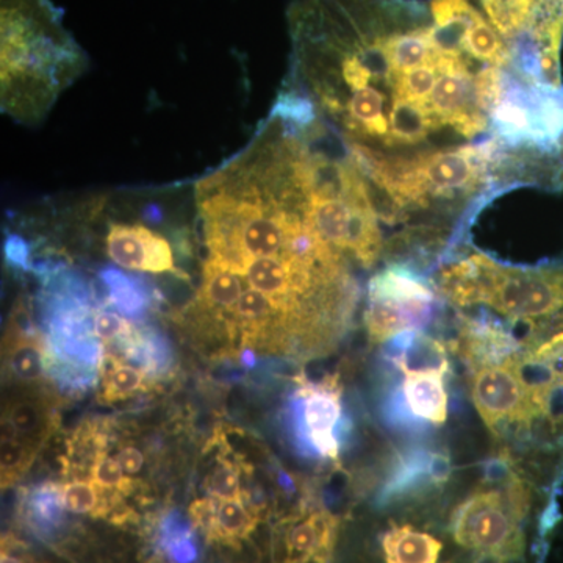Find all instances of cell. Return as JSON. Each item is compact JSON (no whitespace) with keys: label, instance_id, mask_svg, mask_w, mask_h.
I'll return each mask as SVG.
<instances>
[{"label":"cell","instance_id":"cell-1","mask_svg":"<svg viewBox=\"0 0 563 563\" xmlns=\"http://www.w3.org/2000/svg\"><path fill=\"white\" fill-rule=\"evenodd\" d=\"M417 0H296L288 10L292 95L340 133L347 151L404 154L443 131L407 101L398 38Z\"/></svg>","mask_w":563,"mask_h":563},{"label":"cell","instance_id":"cell-2","mask_svg":"<svg viewBox=\"0 0 563 563\" xmlns=\"http://www.w3.org/2000/svg\"><path fill=\"white\" fill-rule=\"evenodd\" d=\"M0 98L3 113L38 124L88 60L52 0H0Z\"/></svg>","mask_w":563,"mask_h":563},{"label":"cell","instance_id":"cell-3","mask_svg":"<svg viewBox=\"0 0 563 563\" xmlns=\"http://www.w3.org/2000/svg\"><path fill=\"white\" fill-rule=\"evenodd\" d=\"M309 179L314 228L321 239L344 257L351 255L372 268L383 255L384 236L361 166L350 152L347 158H336L310 146Z\"/></svg>","mask_w":563,"mask_h":563},{"label":"cell","instance_id":"cell-4","mask_svg":"<svg viewBox=\"0 0 563 563\" xmlns=\"http://www.w3.org/2000/svg\"><path fill=\"white\" fill-rule=\"evenodd\" d=\"M433 287L454 306H487L515 322L563 313V268H512L476 252L444 266Z\"/></svg>","mask_w":563,"mask_h":563},{"label":"cell","instance_id":"cell-5","mask_svg":"<svg viewBox=\"0 0 563 563\" xmlns=\"http://www.w3.org/2000/svg\"><path fill=\"white\" fill-rule=\"evenodd\" d=\"M528 335L504 361L517 379L520 407L504 439L559 448L563 444V313L525 322Z\"/></svg>","mask_w":563,"mask_h":563},{"label":"cell","instance_id":"cell-6","mask_svg":"<svg viewBox=\"0 0 563 563\" xmlns=\"http://www.w3.org/2000/svg\"><path fill=\"white\" fill-rule=\"evenodd\" d=\"M531 504V488L517 473L501 484L477 488L451 517L454 542L477 559L517 561L525 551L523 523Z\"/></svg>","mask_w":563,"mask_h":563},{"label":"cell","instance_id":"cell-7","mask_svg":"<svg viewBox=\"0 0 563 563\" xmlns=\"http://www.w3.org/2000/svg\"><path fill=\"white\" fill-rule=\"evenodd\" d=\"M92 310L79 292H52L44 309L47 377L66 390H87L96 383L102 344L96 339Z\"/></svg>","mask_w":563,"mask_h":563},{"label":"cell","instance_id":"cell-8","mask_svg":"<svg viewBox=\"0 0 563 563\" xmlns=\"http://www.w3.org/2000/svg\"><path fill=\"white\" fill-rule=\"evenodd\" d=\"M433 284L404 266H390L368 285L365 325L373 343H384L406 332L421 331L431 322L435 303Z\"/></svg>","mask_w":563,"mask_h":563},{"label":"cell","instance_id":"cell-9","mask_svg":"<svg viewBox=\"0 0 563 563\" xmlns=\"http://www.w3.org/2000/svg\"><path fill=\"white\" fill-rule=\"evenodd\" d=\"M342 385L336 377L310 383L299 377L291 412L296 439L309 455L336 461L340 453L339 424L343 417Z\"/></svg>","mask_w":563,"mask_h":563},{"label":"cell","instance_id":"cell-10","mask_svg":"<svg viewBox=\"0 0 563 563\" xmlns=\"http://www.w3.org/2000/svg\"><path fill=\"white\" fill-rule=\"evenodd\" d=\"M157 225L144 217L133 221L109 220L103 239L107 257L129 272L185 277L177 268L172 242L165 233L157 231Z\"/></svg>","mask_w":563,"mask_h":563},{"label":"cell","instance_id":"cell-11","mask_svg":"<svg viewBox=\"0 0 563 563\" xmlns=\"http://www.w3.org/2000/svg\"><path fill=\"white\" fill-rule=\"evenodd\" d=\"M3 376L18 388L43 387L47 377V346L41 329L33 324L25 303L11 310L2 342Z\"/></svg>","mask_w":563,"mask_h":563},{"label":"cell","instance_id":"cell-12","mask_svg":"<svg viewBox=\"0 0 563 563\" xmlns=\"http://www.w3.org/2000/svg\"><path fill=\"white\" fill-rule=\"evenodd\" d=\"M339 533V518L328 510L309 509L282 525L279 563H329Z\"/></svg>","mask_w":563,"mask_h":563},{"label":"cell","instance_id":"cell-13","mask_svg":"<svg viewBox=\"0 0 563 563\" xmlns=\"http://www.w3.org/2000/svg\"><path fill=\"white\" fill-rule=\"evenodd\" d=\"M57 428V402L43 387H24L3 404L2 439L41 450Z\"/></svg>","mask_w":563,"mask_h":563},{"label":"cell","instance_id":"cell-14","mask_svg":"<svg viewBox=\"0 0 563 563\" xmlns=\"http://www.w3.org/2000/svg\"><path fill=\"white\" fill-rule=\"evenodd\" d=\"M391 361L404 374L442 373L450 368L446 347L421 331L406 332L393 339Z\"/></svg>","mask_w":563,"mask_h":563},{"label":"cell","instance_id":"cell-15","mask_svg":"<svg viewBox=\"0 0 563 563\" xmlns=\"http://www.w3.org/2000/svg\"><path fill=\"white\" fill-rule=\"evenodd\" d=\"M384 563H439L443 542L412 525H393L380 539Z\"/></svg>","mask_w":563,"mask_h":563},{"label":"cell","instance_id":"cell-16","mask_svg":"<svg viewBox=\"0 0 563 563\" xmlns=\"http://www.w3.org/2000/svg\"><path fill=\"white\" fill-rule=\"evenodd\" d=\"M451 476V461L435 451H417L401 462L384 488V498L391 499L428 483L444 484Z\"/></svg>","mask_w":563,"mask_h":563},{"label":"cell","instance_id":"cell-17","mask_svg":"<svg viewBox=\"0 0 563 563\" xmlns=\"http://www.w3.org/2000/svg\"><path fill=\"white\" fill-rule=\"evenodd\" d=\"M442 373L407 374L402 395L407 410L421 420L443 424L448 420V393Z\"/></svg>","mask_w":563,"mask_h":563},{"label":"cell","instance_id":"cell-18","mask_svg":"<svg viewBox=\"0 0 563 563\" xmlns=\"http://www.w3.org/2000/svg\"><path fill=\"white\" fill-rule=\"evenodd\" d=\"M65 504L62 484L46 483L33 487L22 503L21 514L33 533L41 539H54L65 526Z\"/></svg>","mask_w":563,"mask_h":563},{"label":"cell","instance_id":"cell-19","mask_svg":"<svg viewBox=\"0 0 563 563\" xmlns=\"http://www.w3.org/2000/svg\"><path fill=\"white\" fill-rule=\"evenodd\" d=\"M433 40L444 52H463L466 32L481 16L470 0H432Z\"/></svg>","mask_w":563,"mask_h":563},{"label":"cell","instance_id":"cell-20","mask_svg":"<svg viewBox=\"0 0 563 563\" xmlns=\"http://www.w3.org/2000/svg\"><path fill=\"white\" fill-rule=\"evenodd\" d=\"M157 548L173 563H196L199 550L190 517L177 510L163 515L157 526Z\"/></svg>","mask_w":563,"mask_h":563},{"label":"cell","instance_id":"cell-21","mask_svg":"<svg viewBox=\"0 0 563 563\" xmlns=\"http://www.w3.org/2000/svg\"><path fill=\"white\" fill-rule=\"evenodd\" d=\"M99 374L102 377V399L106 402L131 399L139 393L147 390L154 383L144 369L107 354H102Z\"/></svg>","mask_w":563,"mask_h":563},{"label":"cell","instance_id":"cell-22","mask_svg":"<svg viewBox=\"0 0 563 563\" xmlns=\"http://www.w3.org/2000/svg\"><path fill=\"white\" fill-rule=\"evenodd\" d=\"M463 52L473 60L488 66L507 69L512 66V51L498 31L485 20L483 14L474 21L463 40Z\"/></svg>","mask_w":563,"mask_h":563},{"label":"cell","instance_id":"cell-23","mask_svg":"<svg viewBox=\"0 0 563 563\" xmlns=\"http://www.w3.org/2000/svg\"><path fill=\"white\" fill-rule=\"evenodd\" d=\"M258 525V509L244 498L218 503L217 529L211 542L239 548Z\"/></svg>","mask_w":563,"mask_h":563},{"label":"cell","instance_id":"cell-24","mask_svg":"<svg viewBox=\"0 0 563 563\" xmlns=\"http://www.w3.org/2000/svg\"><path fill=\"white\" fill-rule=\"evenodd\" d=\"M481 5L507 43L532 25L533 0H481Z\"/></svg>","mask_w":563,"mask_h":563},{"label":"cell","instance_id":"cell-25","mask_svg":"<svg viewBox=\"0 0 563 563\" xmlns=\"http://www.w3.org/2000/svg\"><path fill=\"white\" fill-rule=\"evenodd\" d=\"M109 288V302L125 317H140L146 310L147 296L141 284L118 269L109 268L101 274Z\"/></svg>","mask_w":563,"mask_h":563},{"label":"cell","instance_id":"cell-26","mask_svg":"<svg viewBox=\"0 0 563 563\" xmlns=\"http://www.w3.org/2000/svg\"><path fill=\"white\" fill-rule=\"evenodd\" d=\"M242 474V463L233 461V459L221 457L207 476L206 492L218 501L244 498Z\"/></svg>","mask_w":563,"mask_h":563},{"label":"cell","instance_id":"cell-27","mask_svg":"<svg viewBox=\"0 0 563 563\" xmlns=\"http://www.w3.org/2000/svg\"><path fill=\"white\" fill-rule=\"evenodd\" d=\"M40 450L16 439H2V488L16 484L31 468Z\"/></svg>","mask_w":563,"mask_h":563},{"label":"cell","instance_id":"cell-28","mask_svg":"<svg viewBox=\"0 0 563 563\" xmlns=\"http://www.w3.org/2000/svg\"><path fill=\"white\" fill-rule=\"evenodd\" d=\"M90 481L102 490L120 493L122 496L132 495L135 481L124 473L117 457H111L107 451L98 454L92 462Z\"/></svg>","mask_w":563,"mask_h":563},{"label":"cell","instance_id":"cell-29","mask_svg":"<svg viewBox=\"0 0 563 563\" xmlns=\"http://www.w3.org/2000/svg\"><path fill=\"white\" fill-rule=\"evenodd\" d=\"M92 325H95L96 339L101 342L102 346L125 335L133 328L128 318L107 309V307H96L92 310Z\"/></svg>","mask_w":563,"mask_h":563},{"label":"cell","instance_id":"cell-30","mask_svg":"<svg viewBox=\"0 0 563 563\" xmlns=\"http://www.w3.org/2000/svg\"><path fill=\"white\" fill-rule=\"evenodd\" d=\"M218 499L207 496V498L196 499L188 509L192 526L196 531H201L209 542L213 539L214 529H217Z\"/></svg>","mask_w":563,"mask_h":563},{"label":"cell","instance_id":"cell-31","mask_svg":"<svg viewBox=\"0 0 563 563\" xmlns=\"http://www.w3.org/2000/svg\"><path fill=\"white\" fill-rule=\"evenodd\" d=\"M117 461L120 462L122 470L128 476L139 474L141 468L144 466V455L141 453L139 448L132 446V444H124L118 450Z\"/></svg>","mask_w":563,"mask_h":563},{"label":"cell","instance_id":"cell-32","mask_svg":"<svg viewBox=\"0 0 563 563\" xmlns=\"http://www.w3.org/2000/svg\"><path fill=\"white\" fill-rule=\"evenodd\" d=\"M563 13V0H533V22Z\"/></svg>","mask_w":563,"mask_h":563},{"label":"cell","instance_id":"cell-33","mask_svg":"<svg viewBox=\"0 0 563 563\" xmlns=\"http://www.w3.org/2000/svg\"><path fill=\"white\" fill-rule=\"evenodd\" d=\"M0 563H40L32 561V559L24 558V555H14L10 550L2 548V554H0Z\"/></svg>","mask_w":563,"mask_h":563},{"label":"cell","instance_id":"cell-34","mask_svg":"<svg viewBox=\"0 0 563 563\" xmlns=\"http://www.w3.org/2000/svg\"><path fill=\"white\" fill-rule=\"evenodd\" d=\"M144 563H173V562L166 561L165 555L157 554V555H154V558H151L150 561H146Z\"/></svg>","mask_w":563,"mask_h":563},{"label":"cell","instance_id":"cell-35","mask_svg":"<svg viewBox=\"0 0 563 563\" xmlns=\"http://www.w3.org/2000/svg\"><path fill=\"white\" fill-rule=\"evenodd\" d=\"M476 563H487V562H479V561H476Z\"/></svg>","mask_w":563,"mask_h":563}]
</instances>
